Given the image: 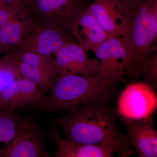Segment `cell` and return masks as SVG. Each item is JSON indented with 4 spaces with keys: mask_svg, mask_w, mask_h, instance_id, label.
<instances>
[{
    "mask_svg": "<svg viewBox=\"0 0 157 157\" xmlns=\"http://www.w3.org/2000/svg\"><path fill=\"white\" fill-rule=\"evenodd\" d=\"M117 85L97 76L59 75L47 96L23 110L62 114L90 104L108 103Z\"/></svg>",
    "mask_w": 157,
    "mask_h": 157,
    "instance_id": "obj_1",
    "label": "cell"
},
{
    "mask_svg": "<svg viewBox=\"0 0 157 157\" xmlns=\"http://www.w3.org/2000/svg\"><path fill=\"white\" fill-rule=\"evenodd\" d=\"M117 117L116 108L104 103L87 105L46 121L52 127L60 128L66 140L97 144L123 135L118 128Z\"/></svg>",
    "mask_w": 157,
    "mask_h": 157,
    "instance_id": "obj_2",
    "label": "cell"
},
{
    "mask_svg": "<svg viewBox=\"0 0 157 157\" xmlns=\"http://www.w3.org/2000/svg\"><path fill=\"white\" fill-rule=\"evenodd\" d=\"M124 14L122 38L129 54L126 75L139 80L144 62L157 52V0H139Z\"/></svg>",
    "mask_w": 157,
    "mask_h": 157,
    "instance_id": "obj_3",
    "label": "cell"
},
{
    "mask_svg": "<svg viewBox=\"0 0 157 157\" xmlns=\"http://www.w3.org/2000/svg\"><path fill=\"white\" fill-rule=\"evenodd\" d=\"M48 137L57 147L55 157H112L115 153L127 157L135 152L128 135L125 134L99 144H83L63 139L57 128L52 126Z\"/></svg>",
    "mask_w": 157,
    "mask_h": 157,
    "instance_id": "obj_4",
    "label": "cell"
},
{
    "mask_svg": "<svg viewBox=\"0 0 157 157\" xmlns=\"http://www.w3.org/2000/svg\"><path fill=\"white\" fill-rule=\"evenodd\" d=\"M28 5L37 24L53 26L72 36L76 18L88 6L85 0H31Z\"/></svg>",
    "mask_w": 157,
    "mask_h": 157,
    "instance_id": "obj_5",
    "label": "cell"
},
{
    "mask_svg": "<svg viewBox=\"0 0 157 157\" xmlns=\"http://www.w3.org/2000/svg\"><path fill=\"white\" fill-rule=\"evenodd\" d=\"M94 53L98 62V78L116 84L123 80L126 75L129 54L122 37L108 38Z\"/></svg>",
    "mask_w": 157,
    "mask_h": 157,
    "instance_id": "obj_6",
    "label": "cell"
},
{
    "mask_svg": "<svg viewBox=\"0 0 157 157\" xmlns=\"http://www.w3.org/2000/svg\"><path fill=\"white\" fill-rule=\"evenodd\" d=\"M155 89L142 82H132L124 89L118 99V116L141 120L152 117L157 107Z\"/></svg>",
    "mask_w": 157,
    "mask_h": 157,
    "instance_id": "obj_7",
    "label": "cell"
},
{
    "mask_svg": "<svg viewBox=\"0 0 157 157\" xmlns=\"http://www.w3.org/2000/svg\"><path fill=\"white\" fill-rule=\"evenodd\" d=\"M75 40L72 36L53 26L37 24L21 42L10 50L52 55L66 43Z\"/></svg>",
    "mask_w": 157,
    "mask_h": 157,
    "instance_id": "obj_8",
    "label": "cell"
},
{
    "mask_svg": "<svg viewBox=\"0 0 157 157\" xmlns=\"http://www.w3.org/2000/svg\"><path fill=\"white\" fill-rule=\"evenodd\" d=\"M0 157H49L42 134L33 121L23 118L16 135L6 147L0 149Z\"/></svg>",
    "mask_w": 157,
    "mask_h": 157,
    "instance_id": "obj_9",
    "label": "cell"
},
{
    "mask_svg": "<svg viewBox=\"0 0 157 157\" xmlns=\"http://www.w3.org/2000/svg\"><path fill=\"white\" fill-rule=\"evenodd\" d=\"M86 51L75 40L66 43L54 55L59 75L76 74L85 76H97L98 62L90 58Z\"/></svg>",
    "mask_w": 157,
    "mask_h": 157,
    "instance_id": "obj_10",
    "label": "cell"
},
{
    "mask_svg": "<svg viewBox=\"0 0 157 157\" xmlns=\"http://www.w3.org/2000/svg\"><path fill=\"white\" fill-rule=\"evenodd\" d=\"M128 131L135 151L140 157H157V131L152 117L141 120L118 116Z\"/></svg>",
    "mask_w": 157,
    "mask_h": 157,
    "instance_id": "obj_11",
    "label": "cell"
},
{
    "mask_svg": "<svg viewBox=\"0 0 157 157\" xmlns=\"http://www.w3.org/2000/svg\"><path fill=\"white\" fill-rule=\"evenodd\" d=\"M88 8L108 38L123 36L125 16L114 0H95Z\"/></svg>",
    "mask_w": 157,
    "mask_h": 157,
    "instance_id": "obj_12",
    "label": "cell"
},
{
    "mask_svg": "<svg viewBox=\"0 0 157 157\" xmlns=\"http://www.w3.org/2000/svg\"><path fill=\"white\" fill-rule=\"evenodd\" d=\"M72 36L86 50L94 52L109 38L88 6L76 18L73 26Z\"/></svg>",
    "mask_w": 157,
    "mask_h": 157,
    "instance_id": "obj_13",
    "label": "cell"
},
{
    "mask_svg": "<svg viewBox=\"0 0 157 157\" xmlns=\"http://www.w3.org/2000/svg\"><path fill=\"white\" fill-rule=\"evenodd\" d=\"M37 23L32 17L6 24L0 27V55L19 44Z\"/></svg>",
    "mask_w": 157,
    "mask_h": 157,
    "instance_id": "obj_14",
    "label": "cell"
},
{
    "mask_svg": "<svg viewBox=\"0 0 157 157\" xmlns=\"http://www.w3.org/2000/svg\"><path fill=\"white\" fill-rule=\"evenodd\" d=\"M17 60L18 68L23 77L36 84L43 95L49 91L59 76L57 69L31 66Z\"/></svg>",
    "mask_w": 157,
    "mask_h": 157,
    "instance_id": "obj_15",
    "label": "cell"
},
{
    "mask_svg": "<svg viewBox=\"0 0 157 157\" xmlns=\"http://www.w3.org/2000/svg\"><path fill=\"white\" fill-rule=\"evenodd\" d=\"M43 96L36 84L28 78L21 77L18 80V91L14 109H24L41 101Z\"/></svg>",
    "mask_w": 157,
    "mask_h": 157,
    "instance_id": "obj_16",
    "label": "cell"
},
{
    "mask_svg": "<svg viewBox=\"0 0 157 157\" xmlns=\"http://www.w3.org/2000/svg\"><path fill=\"white\" fill-rule=\"evenodd\" d=\"M23 77L17 58L9 51L0 55V91L12 82Z\"/></svg>",
    "mask_w": 157,
    "mask_h": 157,
    "instance_id": "obj_17",
    "label": "cell"
},
{
    "mask_svg": "<svg viewBox=\"0 0 157 157\" xmlns=\"http://www.w3.org/2000/svg\"><path fill=\"white\" fill-rule=\"evenodd\" d=\"M31 17L28 4H12L3 2L0 6V27L9 23Z\"/></svg>",
    "mask_w": 157,
    "mask_h": 157,
    "instance_id": "obj_18",
    "label": "cell"
},
{
    "mask_svg": "<svg viewBox=\"0 0 157 157\" xmlns=\"http://www.w3.org/2000/svg\"><path fill=\"white\" fill-rule=\"evenodd\" d=\"M14 114L0 115V144L6 147L14 139L23 118Z\"/></svg>",
    "mask_w": 157,
    "mask_h": 157,
    "instance_id": "obj_19",
    "label": "cell"
},
{
    "mask_svg": "<svg viewBox=\"0 0 157 157\" xmlns=\"http://www.w3.org/2000/svg\"><path fill=\"white\" fill-rule=\"evenodd\" d=\"M141 82L157 89V52L149 57L144 62L141 70Z\"/></svg>",
    "mask_w": 157,
    "mask_h": 157,
    "instance_id": "obj_20",
    "label": "cell"
},
{
    "mask_svg": "<svg viewBox=\"0 0 157 157\" xmlns=\"http://www.w3.org/2000/svg\"><path fill=\"white\" fill-rule=\"evenodd\" d=\"M119 6L121 11L124 13L136 4L139 0H114Z\"/></svg>",
    "mask_w": 157,
    "mask_h": 157,
    "instance_id": "obj_21",
    "label": "cell"
},
{
    "mask_svg": "<svg viewBox=\"0 0 157 157\" xmlns=\"http://www.w3.org/2000/svg\"><path fill=\"white\" fill-rule=\"evenodd\" d=\"M4 2L12 4H28L31 0H1Z\"/></svg>",
    "mask_w": 157,
    "mask_h": 157,
    "instance_id": "obj_22",
    "label": "cell"
},
{
    "mask_svg": "<svg viewBox=\"0 0 157 157\" xmlns=\"http://www.w3.org/2000/svg\"><path fill=\"white\" fill-rule=\"evenodd\" d=\"M15 110L6 108H0V115L3 114H14Z\"/></svg>",
    "mask_w": 157,
    "mask_h": 157,
    "instance_id": "obj_23",
    "label": "cell"
},
{
    "mask_svg": "<svg viewBox=\"0 0 157 157\" xmlns=\"http://www.w3.org/2000/svg\"><path fill=\"white\" fill-rule=\"evenodd\" d=\"M3 2L2 1H1V0H0V6H1V5H2V3Z\"/></svg>",
    "mask_w": 157,
    "mask_h": 157,
    "instance_id": "obj_24",
    "label": "cell"
}]
</instances>
